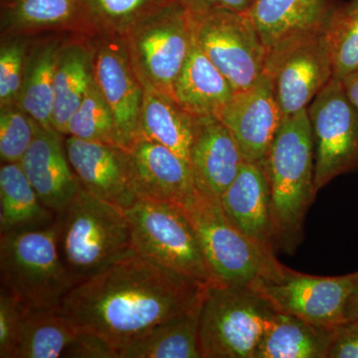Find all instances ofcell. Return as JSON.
Returning <instances> with one entry per match:
<instances>
[{
  "label": "cell",
  "instance_id": "cell-1",
  "mask_svg": "<svg viewBox=\"0 0 358 358\" xmlns=\"http://www.w3.org/2000/svg\"><path fill=\"white\" fill-rule=\"evenodd\" d=\"M205 287L131 251L75 285L61 308L79 329L102 336L120 352L199 305Z\"/></svg>",
  "mask_w": 358,
  "mask_h": 358
},
{
  "label": "cell",
  "instance_id": "cell-2",
  "mask_svg": "<svg viewBox=\"0 0 358 358\" xmlns=\"http://www.w3.org/2000/svg\"><path fill=\"white\" fill-rule=\"evenodd\" d=\"M275 252L292 254L317 190L315 150L308 109L285 115L266 159Z\"/></svg>",
  "mask_w": 358,
  "mask_h": 358
},
{
  "label": "cell",
  "instance_id": "cell-3",
  "mask_svg": "<svg viewBox=\"0 0 358 358\" xmlns=\"http://www.w3.org/2000/svg\"><path fill=\"white\" fill-rule=\"evenodd\" d=\"M57 225L61 258L77 284L134 251L124 209L84 187Z\"/></svg>",
  "mask_w": 358,
  "mask_h": 358
},
{
  "label": "cell",
  "instance_id": "cell-4",
  "mask_svg": "<svg viewBox=\"0 0 358 358\" xmlns=\"http://www.w3.org/2000/svg\"><path fill=\"white\" fill-rule=\"evenodd\" d=\"M1 288L26 308H60L77 284L58 246L57 219L48 227L0 236Z\"/></svg>",
  "mask_w": 358,
  "mask_h": 358
},
{
  "label": "cell",
  "instance_id": "cell-5",
  "mask_svg": "<svg viewBox=\"0 0 358 358\" xmlns=\"http://www.w3.org/2000/svg\"><path fill=\"white\" fill-rule=\"evenodd\" d=\"M275 312L253 287L222 282L205 287L199 319L202 358H255Z\"/></svg>",
  "mask_w": 358,
  "mask_h": 358
},
{
  "label": "cell",
  "instance_id": "cell-6",
  "mask_svg": "<svg viewBox=\"0 0 358 358\" xmlns=\"http://www.w3.org/2000/svg\"><path fill=\"white\" fill-rule=\"evenodd\" d=\"M192 222L219 282L253 286L277 275L282 264L275 254L257 246L230 222L220 197L196 185L192 199L180 207Z\"/></svg>",
  "mask_w": 358,
  "mask_h": 358
},
{
  "label": "cell",
  "instance_id": "cell-7",
  "mask_svg": "<svg viewBox=\"0 0 358 358\" xmlns=\"http://www.w3.org/2000/svg\"><path fill=\"white\" fill-rule=\"evenodd\" d=\"M124 211L138 255L201 286L219 282L192 222L178 205L140 197Z\"/></svg>",
  "mask_w": 358,
  "mask_h": 358
},
{
  "label": "cell",
  "instance_id": "cell-8",
  "mask_svg": "<svg viewBox=\"0 0 358 358\" xmlns=\"http://www.w3.org/2000/svg\"><path fill=\"white\" fill-rule=\"evenodd\" d=\"M129 55L143 89L173 99V85L193 43L192 15L178 0L129 25Z\"/></svg>",
  "mask_w": 358,
  "mask_h": 358
},
{
  "label": "cell",
  "instance_id": "cell-9",
  "mask_svg": "<svg viewBox=\"0 0 358 358\" xmlns=\"http://www.w3.org/2000/svg\"><path fill=\"white\" fill-rule=\"evenodd\" d=\"M264 74L285 115L307 110L334 77L327 30L294 33L268 47Z\"/></svg>",
  "mask_w": 358,
  "mask_h": 358
},
{
  "label": "cell",
  "instance_id": "cell-10",
  "mask_svg": "<svg viewBox=\"0 0 358 358\" xmlns=\"http://www.w3.org/2000/svg\"><path fill=\"white\" fill-rule=\"evenodd\" d=\"M190 15L193 41L235 91L263 76L267 48L248 13L218 9Z\"/></svg>",
  "mask_w": 358,
  "mask_h": 358
},
{
  "label": "cell",
  "instance_id": "cell-11",
  "mask_svg": "<svg viewBox=\"0 0 358 358\" xmlns=\"http://www.w3.org/2000/svg\"><path fill=\"white\" fill-rule=\"evenodd\" d=\"M308 115L319 192L338 176L358 171V115L336 77L313 99Z\"/></svg>",
  "mask_w": 358,
  "mask_h": 358
},
{
  "label": "cell",
  "instance_id": "cell-12",
  "mask_svg": "<svg viewBox=\"0 0 358 358\" xmlns=\"http://www.w3.org/2000/svg\"><path fill=\"white\" fill-rule=\"evenodd\" d=\"M357 279V272L317 277L296 272L284 265L277 275L251 287L279 312L334 327L345 322L346 303Z\"/></svg>",
  "mask_w": 358,
  "mask_h": 358
},
{
  "label": "cell",
  "instance_id": "cell-13",
  "mask_svg": "<svg viewBox=\"0 0 358 358\" xmlns=\"http://www.w3.org/2000/svg\"><path fill=\"white\" fill-rule=\"evenodd\" d=\"M285 115L265 74L238 91L217 117L236 140L246 162L265 164Z\"/></svg>",
  "mask_w": 358,
  "mask_h": 358
},
{
  "label": "cell",
  "instance_id": "cell-14",
  "mask_svg": "<svg viewBox=\"0 0 358 358\" xmlns=\"http://www.w3.org/2000/svg\"><path fill=\"white\" fill-rule=\"evenodd\" d=\"M65 148L71 166L90 193L122 209L138 199L128 150L71 136Z\"/></svg>",
  "mask_w": 358,
  "mask_h": 358
},
{
  "label": "cell",
  "instance_id": "cell-15",
  "mask_svg": "<svg viewBox=\"0 0 358 358\" xmlns=\"http://www.w3.org/2000/svg\"><path fill=\"white\" fill-rule=\"evenodd\" d=\"M94 79L114 115L117 143L129 150L140 136L143 84L134 72L129 53L103 46L93 59Z\"/></svg>",
  "mask_w": 358,
  "mask_h": 358
},
{
  "label": "cell",
  "instance_id": "cell-16",
  "mask_svg": "<svg viewBox=\"0 0 358 358\" xmlns=\"http://www.w3.org/2000/svg\"><path fill=\"white\" fill-rule=\"evenodd\" d=\"M128 150L138 199L159 200L179 207L192 199L196 183L187 160L141 136Z\"/></svg>",
  "mask_w": 358,
  "mask_h": 358
},
{
  "label": "cell",
  "instance_id": "cell-17",
  "mask_svg": "<svg viewBox=\"0 0 358 358\" xmlns=\"http://www.w3.org/2000/svg\"><path fill=\"white\" fill-rule=\"evenodd\" d=\"M56 131L40 128L20 162L42 203L61 215L83 188Z\"/></svg>",
  "mask_w": 358,
  "mask_h": 358
},
{
  "label": "cell",
  "instance_id": "cell-18",
  "mask_svg": "<svg viewBox=\"0 0 358 358\" xmlns=\"http://www.w3.org/2000/svg\"><path fill=\"white\" fill-rule=\"evenodd\" d=\"M220 200L230 222L250 241L275 255L271 188L264 164L245 162Z\"/></svg>",
  "mask_w": 358,
  "mask_h": 358
},
{
  "label": "cell",
  "instance_id": "cell-19",
  "mask_svg": "<svg viewBox=\"0 0 358 358\" xmlns=\"http://www.w3.org/2000/svg\"><path fill=\"white\" fill-rule=\"evenodd\" d=\"M244 162L236 140L217 117H196L189 164L197 185L221 197Z\"/></svg>",
  "mask_w": 358,
  "mask_h": 358
},
{
  "label": "cell",
  "instance_id": "cell-20",
  "mask_svg": "<svg viewBox=\"0 0 358 358\" xmlns=\"http://www.w3.org/2000/svg\"><path fill=\"white\" fill-rule=\"evenodd\" d=\"M334 0H254L248 15L266 48L296 32L327 30Z\"/></svg>",
  "mask_w": 358,
  "mask_h": 358
},
{
  "label": "cell",
  "instance_id": "cell-21",
  "mask_svg": "<svg viewBox=\"0 0 358 358\" xmlns=\"http://www.w3.org/2000/svg\"><path fill=\"white\" fill-rule=\"evenodd\" d=\"M236 93L230 82L193 41L173 85V100L193 117H217Z\"/></svg>",
  "mask_w": 358,
  "mask_h": 358
},
{
  "label": "cell",
  "instance_id": "cell-22",
  "mask_svg": "<svg viewBox=\"0 0 358 358\" xmlns=\"http://www.w3.org/2000/svg\"><path fill=\"white\" fill-rule=\"evenodd\" d=\"M334 329L277 310L255 358H329Z\"/></svg>",
  "mask_w": 358,
  "mask_h": 358
},
{
  "label": "cell",
  "instance_id": "cell-23",
  "mask_svg": "<svg viewBox=\"0 0 358 358\" xmlns=\"http://www.w3.org/2000/svg\"><path fill=\"white\" fill-rule=\"evenodd\" d=\"M26 178L20 162L2 164L0 169V234L39 229L55 222Z\"/></svg>",
  "mask_w": 358,
  "mask_h": 358
},
{
  "label": "cell",
  "instance_id": "cell-24",
  "mask_svg": "<svg viewBox=\"0 0 358 358\" xmlns=\"http://www.w3.org/2000/svg\"><path fill=\"white\" fill-rule=\"evenodd\" d=\"M201 303L202 300L187 313L134 339L122 348L120 358H202L199 345Z\"/></svg>",
  "mask_w": 358,
  "mask_h": 358
},
{
  "label": "cell",
  "instance_id": "cell-25",
  "mask_svg": "<svg viewBox=\"0 0 358 358\" xmlns=\"http://www.w3.org/2000/svg\"><path fill=\"white\" fill-rule=\"evenodd\" d=\"M196 117L164 94L145 90L140 136L169 148L189 162Z\"/></svg>",
  "mask_w": 358,
  "mask_h": 358
},
{
  "label": "cell",
  "instance_id": "cell-26",
  "mask_svg": "<svg viewBox=\"0 0 358 358\" xmlns=\"http://www.w3.org/2000/svg\"><path fill=\"white\" fill-rule=\"evenodd\" d=\"M78 333L79 327L61 307L26 308L15 358L63 357Z\"/></svg>",
  "mask_w": 358,
  "mask_h": 358
},
{
  "label": "cell",
  "instance_id": "cell-27",
  "mask_svg": "<svg viewBox=\"0 0 358 358\" xmlns=\"http://www.w3.org/2000/svg\"><path fill=\"white\" fill-rule=\"evenodd\" d=\"M94 80L93 59L86 49L72 45L62 49L54 82L53 127L67 134L68 122Z\"/></svg>",
  "mask_w": 358,
  "mask_h": 358
},
{
  "label": "cell",
  "instance_id": "cell-28",
  "mask_svg": "<svg viewBox=\"0 0 358 358\" xmlns=\"http://www.w3.org/2000/svg\"><path fill=\"white\" fill-rule=\"evenodd\" d=\"M62 48L56 42L45 45L32 56L24 71L20 107L41 128L53 127L54 82Z\"/></svg>",
  "mask_w": 358,
  "mask_h": 358
},
{
  "label": "cell",
  "instance_id": "cell-29",
  "mask_svg": "<svg viewBox=\"0 0 358 358\" xmlns=\"http://www.w3.org/2000/svg\"><path fill=\"white\" fill-rule=\"evenodd\" d=\"M6 20L17 29L64 25L91 18L87 0H6Z\"/></svg>",
  "mask_w": 358,
  "mask_h": 358
},
{
  "label": "cell",
  "instance_id": "cell-30",
  "mask_svg": "<svg viewBox=\"0 0 358 358\" xmlns=\"http://www.w3.org/2000/svg\"><path fill=\"white\" fill-rule=\"evenodd\" d=\"M67 134L81 140L119 145L114 115L95 79L73 114L67 126Z\"/></svg>",
  "mask_w": 358,
  "mask_h": 358
},
{
  "label": "cell",
  "instance_id": "cell-31",
  "mask_svg": "<svg viewBox=\"0 0 358 358\" xmlns=\"http://www.w3.org/2000/svg\"><path fill=\"white\" fill-rule=\"evenodd\" d=\"M327 35L334 77L343 79L358 69V0L338 4L329 20Z\"/></svg>",
  "mask_w": 358,
  "mask_h": 358
},
{
  "label": "cell",
  "instance_id": "cell-32",
  "mask_svg": "<svg viewBox=\"0 0 358 358\" xmlns=\"http://www.w3.org/2000/svg\"><path fill=\"white\" fill-rule=\"evenodd\" d=\"M40 124L21 108H1L0 159L2 164L20 162L31 147Z\"/></svg>",
  "mask_w": 358,
  "mask_h": 358
},
{
  "label": "cell",
  "instance_id": "cell-33",
  "mask_svg": "<svg viewBox=\"0 0 358 358\" xmlns=\"http://www.w3.org/2000/svg\"><path fill=\"white\" fill-rule=\"evenodd\" d=\"M169 0H87L91 18L114 25H131Z\"/></svg>",
  "mask_w": 358,
  "mask_h": 358
},
{
  "label": "cell",
  "instance_id": "cell-34",
  "mask_svg": "<svg viewBox=\"0 0 358 358\" xmlns=\"http://www.w3.org/2000/svg\"><path fill=\"white\" fill-rule=\"evenodd\" d=\"M25 47L11 43L0 51V103L1 108L13 106L20 99L24 78Z\"/></svg>",
  "mask_w": 358,
  "mask_h": 358
},
{
  "label": "cell",
  "instance_id": "cell-35",
  "mask_svg": "<svg viewBox=\"0 0 358 358\" xmlns=\"http://www.w3.org/2000/svg\"><path fill=\"white\" fill-rule=\"evenodd\" d=\"M26 308L15 296L0 292V357L15 358L20 346Z\"/></svg>",
  "mask_w": 358,
  "mask_h": 358
},
{
  "label": "cell",
  "instance_id": "cell-36",
  "mask_svg": "<svg viewBox=\"0 0 358 358\" xmlns=\"http://www.w3.org/2000/svg\"><path fill=\"white\" fill-rule=\"evenodd\" d=\"M63 357L120 358V352L102 336L79 329L77 338L66 350Z\"/></svg>",
  "mask_w": 358,
  "mask_h": 358
},
{
  "label": "cell",
  "instance_id": "cell-37",
  "mask_svg": "<svg viewBox=\"0 0 358 358\" xmlns=\"http://www.w3.org/2000/svg\"><path fill=\"white\" fill-rule=\"evenodd\" d=\"M329 358H358V320L334 327Z\"/></svg>",
  "mask_w": 358,
  "mask_h": 358
},
{
  "label": "cell",
  "instance_id": "cell-38",
  "mask_svg": "<svg viewBox=\"0 0 358 358\" xmlns=\"http://www.w3.org/2000/svg\"><path fill=\"white\" fill-rule=\"evenodd\" d=\"M178 1L192 13L218 10V9L247 13L254 0H178Z\"/></svg>",
  "mask_w": 358,
  "mask_h": 358
},
{
  "label": "cell",
  "instance_id": "cell-39",
  "mask_svg": "<svg viewBox=\"0 0 358 358\" xmlns=\"http://www.w3.org/2000/svg\"><path fill=\"white\" fill-rule=\"evenodd\" d=\"M341 80L346 96L358 115V69L353 71Z\"/></svg>",
  "mask_w": 358,
  "mask_h": 358
},
{
  "label": "cell",
  "instance_id": "cell-40",
  "mask_svg": "<svg viewBox=\"0 0 358 358\" xmlns=\"http://www.w3.org/2000/svg\"><path fill=\"white\" fill-rule=\"evenodd\" d=\"M345 317V322L358 320V271L357 282L346 303Z\"/></svg>",
  "mask_w": 358,
  "mask_h": 358
}]
</instances>
